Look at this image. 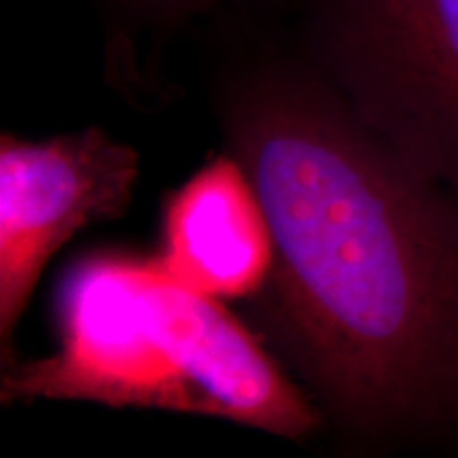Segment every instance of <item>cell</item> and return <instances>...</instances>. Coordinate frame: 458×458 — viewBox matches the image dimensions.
Returning <instances> with one entry per match:
<instances>
[{"label":"cell","instance_id":"6da1fadb","mask_svg":"<svg viewBox=\"0 0 458 458\" xmlns=\"http://www.w3.org/2000/svg\"><path fill=\"white\" fill-rule=\"evenodd\" d=\"M227 117L270 221L263 314L286 357L354 431L458 437V193L312 62L249 72Z\"/></svg>","mask_w":458,"mask_h":458},{"label":"cell","instance_id":"7a4b0ae2","mask_svg":"<svg viewBox=\"0 0 458 458\" xmlns=\"http://www.w3.org/2000/svg\"><path fill=\"white\" fill-rule=\"evenodd\" d=\"M60 346L4 365V405L94 401L225 418L283 437L320 411L221 300L182 284L157 257L88 255L62 284Z\"/></svg>","mask_w":458,"mask_h":458},{"label":"cell","instance_id":"3957f363","mask_svg":"<svg viewBox=\"0 0 458 458\" xmlns=\"http://www.w3.org/2000/svg\"><path fill=\"white\" fill-rule=\"evenodd\" d=\"M306 30L360 122L458 193V0H308Z\"/></svg>","mask_w":458,"mask_h":458},{"label":"cell","instance_id":"277c9868","mask_svg":"<svg viewBox=\"0 0 458 458\" xmlns=\"http://www.w3.org/2000/svg\"><path fill=\"white\" fill-rule=\"evenodd\" d=\"M139 156L105 130L30 142L0 140V340L11 337L51 255L79 229L128 210Z\"/></svg>","mask_w":458,"mask_h":458},{"label":"cell","instance_id":"5b68a950","mask_svg":"<svg viewBox=\"0 0 458 458\" xmlns=\"http://www.w3.org/2000/svg\"><path fill=\"white\" fill-rule=\"evenodd\" d=\"M162 266L216 300L259 295L274 238L266 208L238 157H216L170 193L164 206Z\"/></svg>","mask_w":458,"mask_h":458},{"label":"cell","instance_id":"8992f818","mask_svg":"<svg viewBox=\"0 0 458 458\" xmlns=\"http://www.w3.org/2000/svg\"><path fill=\"white\" fill-rule=\"evenodd\" d=\"M125 15L142 24L156 28H172L189 17L216 7L223 0H111Z\"/></svg>","mask_w":458,"mask_h":458}]
</instances>
